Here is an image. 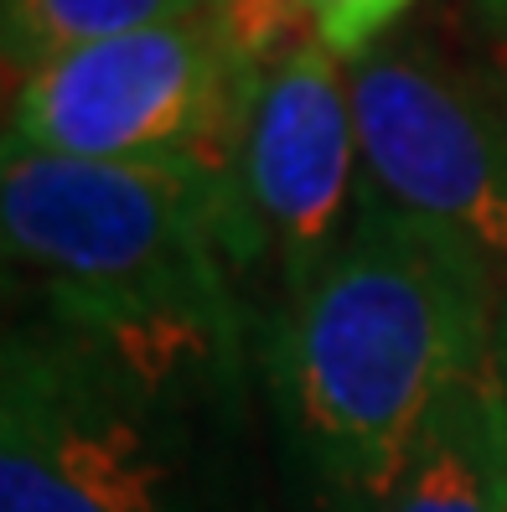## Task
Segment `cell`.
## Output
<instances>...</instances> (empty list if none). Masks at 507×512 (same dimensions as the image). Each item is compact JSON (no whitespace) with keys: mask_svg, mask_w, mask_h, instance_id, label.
Segmentation results:
<instances>
[{"mask_svg":"<svg viewBox=\"0 0 507 512\" xmlns=\"http://www.w3.org/2000/svg\"><path fill=\"white\" fill-rule=\"evenodd\" d=\"M363 202V145H357L352 83L337 57L306 42L264 78L244 150L233 171L244 275L270 269L280 295L326 264Z\"/></svg>","mask_w":507,"mask_h":512,"instance_id":"obj_6","label":"cell"},{"mask_svg":"<svg viewBox=\"0 0 507 512\" xmlns=\"http://www.w3.org/2000/svg\"><path fill=\"white\" fill-rule=\"evenodd\" d=\"M249 347L26 300L0 352V512H264Z\"/></svg>","mask_w":507,"mask_h":512,"instance_id":"obj_2","label":"cell"},{"mask_svg":"<svg viewBox=\"0 0 507 512\" xmlns=\"http://www.w3.org/2000/svg\"><path fill=\"white\" fill-rule=\"evenodd\" d=\"M363 182L507 275V104L482 68L425 42H389L352 63Z\"/></svg>","mask_w":507,"mask_h":512,"instance_id":"obj_5","label":"cell"},{"mask_svg":"<svg viewBox=\"0 0 507 512\" xmlns=\"http://www.w3.org/2000/svg\"><path fill=\"white\" fill-rule=\"evenodd\" d=\"M482 73H487V83L502 94V104H507V32H492V42H487V57H482Z\"/></svg>","mask_w":507,"mask_h":512,"instance_id":"obj_10","label":"cell"},{"mask_svg":"<svg viewBox=\"0 0 507 512\" xmlns=\"http://www.w3.org/2000/svg\"><path fill=\"white\" fill-rule=\"evenodd\" d=\"M492 363L502 373V388H507V290L497 295V326H492Z\"/></svg>","mask_w":507,"mask_h":512,"instance_id":"obj_11","label":"cell"},{"mask_svg":"<svg viewBox=\"0 0 507 512\" xmlns=\"http://www.w3.org/2000/svg\"><path fill=\"white\" fill-rule=\"evenodd\" d=\"M6 269L26 300L99 326L249 337L233 182L166 161L6 150Z\"/></svg>","mask_w":507,"mask_h":512,"instance_id":"obj_3","label":"cell"},{"mask_svg":"<svg viewBox=\"0 0 507 512\" xmlns=\"http://www.w3.org/2000/svg\"><path fill=\"white\" fill-rule=\"evenodd\" d=\"M264 78L213 16L78 47L11 83L6 150L68 161H166L233 182Z\"/></svg>","mask_w":507,"mask_h":512,"instance_id":"obj_4","label":"cell"},{"mask_svg":"<svg viewBox=\"0 0 507 512\" xmlns=\"http://www.w3.org/2000/svg\"><path fill=\"white\" fill-rule=\"evenodd\" d=\"M497 269L363 182L347 238L259 331L264 409L301 512H378L435 399L492 357Z\"/></svg>","mask_w":507,"mask_h":512,"instance_id":"obj_1","label":"cell"},{"mask_svg":"<svg viewBox=\"0 0 507 512\" xmlns=\"http://www.w3.org/2000/svg\"><path fill=\"white\" fill-rule=\"evenodd\" d=\"M378 512H507V388L492 357L435 399Z\"/></svg>","mask_w":507,"mask_h":512,"instance_id":"obj_7","label":"cell"},{"mask_svg":"<svg viewBox=\"0 0 507 512\" xmlns=\"http://www.w3.org/2000/svg\"><path fill=\"white\" fill-rule=\"evenodd\" d=\"M207 0H0V37H6V78L21 83L52 57L78 47L151 32L166 21L202 16Z\"/></svg>","mask_w":507,"mask_h":512,"instance_id":"obj_8","label":"cell"},{"mask_svg":"<svg viewBox=\"0 0 507 512\" xmlns=\"http://www.w3.org/2000/svg\"><path fill=\"white\" fill-rule=\"evenodd\" d=\"M476 16H482L492 32H507V0H471Z\"/></svg>","mask_w":507,"mask_h":512,"instance_id":"obj_12","label":"cell"},{"mask_svg":"<svg viewBox=\"0 0 507 512\" xmlns=\"http://www.w3.org/2000/svg\"><path fill=\"white\" fill-rule=\"evenodd\" d=\"M316 21V42L337 57V63H363L378 42L420 6V0H306Z\"/></svg>","mask_w":507,"mask_h":512,"instance_id":"obj_9","label":"cell"}]
</instances>
